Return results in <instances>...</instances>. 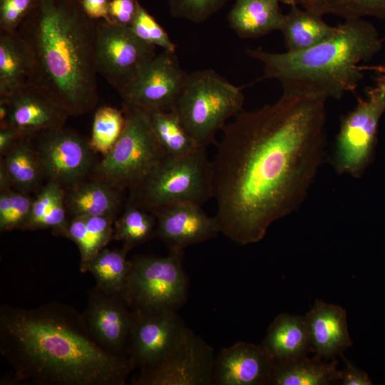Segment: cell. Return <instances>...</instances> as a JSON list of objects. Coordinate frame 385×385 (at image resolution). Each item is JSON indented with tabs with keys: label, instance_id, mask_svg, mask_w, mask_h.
I'll use <instances>...</instances> for the list:
<instances>
[{
	"label": "cell",
	"instance_id": "ac0fdd59",
	"mask_svg": "<svg viewBox=\"0 0 385 385\" xmlns=\"http://www.w3.org/2000/svg\"><path fill=\"white\" fill-rule=\"evenodd\" d=\"M274 363L260 344L237 342L215 356L214 384H270Z\"/></svg>",
	"mask_w": 385,
	"mask_h": 385
},
{
	"label": "cell",
	"instance_id": "1f68e13d",
	"mask_svg": "<svg viewBox=\"0 0 385 385\" xmlns=\"http://www.w3.org/2000/svg\"><path fill=\"white\" fill-rule=\"evenodd\" d=\"M125 125L124 113L111 106H102L93 116L88 140L94 153L106 155L120 138Z\"/></svg>",
	"mask_w": 385,
	"mask_h": 385
},
{
	"label": "cell",
	"instance_id": "44dd1931",
	"mask_svg": "<svg viewBox=\"0 0 385 385\" xmlns=\"http://www.w3.org/2000/svg\"><path fill=\"white\" fill-rule=\"evenodd\" d=\"M274 365L313 352L304 316L282 313L270 324L261 343Z\"/></svg>",
	"mask_w": 385,
	"mask_h": 385
},
{
	"label": "cell",
	"instance_id": "8992f818",
	"mask_svg": "<svg viewBox=\"0 0 385 385\" xmlns=\"http://www.w3.org/2000/svg\"><path fill=\"white\" fill-rule=\"evenodd\" d=\"M212 175L206 148L183 156L165 155L129 189V200L150 212L180 202L202 205L213 197Z\"/></svg>",
	"mask_w": 385,
	"mask_h": 385
},
{
	"label": "cell",
	"instance_id": "ba28073f",
	"mask_svg": "<svg viewBox=\"0 0 385 385\" xmlns=\"http://www.w3.org/2000/svg\"><path fill=\"white\" fill-rule=\"evenodd\" d=\"M123 130L93 175L125 190L140 181L166 154L153 132L150 113L123 103Z\"/></svg>",
	"mask_w": 385,
	"mask_h": 385
},
{
	"label": "cell",
	"instance_id": "8fae6325",
	"mask_svg": "<svg viewBox=\"0 0 385 385\" xmlns=\"http://www.w3.org/2000/svg\"><path fill=\"white\" fill-rule=\"evenodd\" d=\"M155 48L140 39L130 26L97 21L96 70L118 92L155 56Z\"/></svg>",
	"mask_w": 385,
	"mask_h": 385
},
{
	"label": "cell",
	"instance_id": "5bb4252c",
	"mask_svg": "<svg viewBox=\"0 0 385 385\" xmlns=\"http://www.w3.org/2000/svg\"><path fill=\"white\" fill-rule=\"evenodd\" d=\"M82 314L89 332L103 349L128 357L134 312L120 293H106L95 285L88 291Z\"/></svg>",
	"mask_w": 385,
	"mask_h": 385
},
{
	"label": "cell",
	"instance_id": "7bdbcfd3",
	"mask_svg": "<svg viewBox=\"0 0 385 385\" xmlns=\"http://www.w3.org/2000/svg\"><path fill=\"white\" fill-rule=\"evenodd\" d=\"M280 1L289 6H294L299 4L300 0H280Z\"/></svg>",
	"mask_w": 385,
	"mask_h": 385
},
{
	"label": "cell",
	"instance_id": "f35d334b",
	"mask_svg": "<svg viewBox=\"0 0 385 385\" xmlns=\"http://www.w3.org/2000/svg\"><path fill=\"white\" fill-rule=\"evenodd\" d=\"M344 361V368L341 371L340 382L343 385H370L371 380L368 375L356 367L351 361L342 354Z\"/></svg>",
	"mask_w": 385,
	"mask_h": 385
},
{
	"label": "cell",
	"instance_id": "e0dca14e",
	"mask_svg": "<svg viewBox=\"0 0 385 385\" xmlns=\"http://www.w3.org/2000/svg\"><path fill=\"white\" fill-rule=\"evenodd\" d=\"M153 212L157 220L156 236L169 250L183 251L221 233L216 217H209L197 203H175Z\"/></svg>",
	"mask_w": 385,
	"mask_h": 385
},
{
	"label": "cell",
	"instance_id": "b9f144b4",
	"mask_svg": "<svg viewBox=\"0 0 385 385\" xmlns=\"http://www.w3.org/2000/svg\"><path fill=\"white\" fill-rule=\"evenodd\" d=\"M377 85L385 88V66L381 69V75L378 78Z\"/></svg>",
	"mask_w": 385,
	"mask_h": 385
},
{
	"label": "cell",
	"instance_id": "ab89813d",
	"mask_svg": "<svg viewBox=\"0 0 385 385\" xmlns=\"http://www.w3.org/2000/svg\"><path fill=\"white\" fill-rule=\"evenodd\" d=\"M110 0H81L86 15L93 20H106L108 16Z\"/></svg>",
	"mask_w": 385,
	"mask_h": 385
},
{
	"label": "cell",
	"instance_id": "74e56055",
	"mask_svg": "<svg viewBox=\"0 0 385 385\" xmlns=\"http://www.w3.org/2000/svg\"><path fill=\"white\" fill-rule=\"evenodd\" d=\"M138 0H110L108 16L106 21L124 26H130L137 13Z\"/></svg>",
	"mask_w": 385,
	"mask_h": 385
},
{
	"label": "cell",
	"instance_id": "d4e9b609",
	"mask_svg": "<svg viewBox=\"0 0 385 385\" xmlns=\"http://www.w3.org/2000/svg\"><path fill=\"white\" fill-rule=\"evenodd\" d=\"M340 380L341 371L336 359L327 360L314 355L274 364L270 384L328 385Z\"/></svg>",
	"mask_w": 385,
	"mask_h": 385
},
{
	"label": "cell",
	"instance_id": "ffe728a7",
	"mask_svg": "<svg viewBox=\"0 0 385 385\" xmlns=\"http://www.w3.org/2000/svg\"><path fill=\"white\" fill-rule=\"evenodd\" d=\"M65 203L68 215L109 217L116 220L123 190L109 181L93 175L66 188Z\"/></svg>",
	"mask_w": 385,
	"mask_h": 385
},
{
	"label": "cell",
	"instance_id": "484cf974",
	"mask_svg": "<svg viewBox=\"0 0 385 385\" xmlns=\"http://www.w3.org/2000/svg\"><path fill=\"white\" fill-rule=\"evenodd\" d=\"M279 31L287 51L294 52L308 49L332 37L337 31V26H330L322 16L294 5L284 15Z\"/></svg>",
	"mask_w": 385,
	"mask_h": 385
},
{
	"label": "cell",
	"instance_id": "4fadbf2b",
	"mask_svg": "<svg viewBox=\"0 0 385 385\" xmlns=\"http://www.w3.org/2000/svg\"><path fill=\"white\" fill-rule=\"evenodd\" d=\"M187 75L175 52L163 51L155 54L118 93L123 103L150 113L173 111Z\"/></svg>",
	"mask_w": 385,
	"mask_h": 385
},
{
	"label": "cell",
	"instance_id": "f546056e",
	"mask_svg": "<svg viewBox=\"0 0 385 385\" xmlns=\"http://www.w3.org/2000/svg\"><path fill=\"white\" fill-rule=\"evenodd\" d=\"M150 114L155 135L166 155L183 156L205 148L188 133L173 111Z\"/></svg>",
	"mask_w": 385,
	"mask_h": 385
},
{
	"label": "cell",
	"instance_id": "9c48e42d",
	"mask_svg": "<svg viewBox=\"0 0 385 385\" xmlns=\"http://www.w3.org/2000/svg\"><path fill=\"white\" fill-rule=\"evenodd\" d=\"M384 113L385 88L376 84L342 117L332 158L338 174L359 178L364 173L374 158L379 123Z\"/></svg>",
	"mask_w": 385,
	"mask_h": 385
},
{
	"label": "cell",
	"instance_id": "d6986e66",
	"mask_svg": "<svg viewBox=\"0 0 385 385\" xmlns=\"http://www.w3.org/2000/svg\"><path fill=\"white\" fill-rule=\"evenodd\" d=\"M304 317L316 356L334 359L352 345L346 313L342 307L316 299Z\"/></svg>",
	"mask_w": 385,
	"mask_h": 385
},
{
	"label": "cell",
	"instance_id": "30bf717a",
	"mask_svg": "<svg viewBox=\"0 0 385 385\" xmlns=\"http://www.w3.org/2000/svg\"><path fill=\"white\" fill-rule=\"evenodd\" d=\"M215 361L212 348L186 326L163 360L150 369L140 371L131 384L212 385Z\"/></svg>",
	"mask_w": 385,
	"mask_h": 385
},
{
	"label": "cell",
	"instance_id": "52a82bcc",
	"mask_svg": "<svg viewBox=\"0 0 385 385\" xmlns=\"http://www.w3.org/2000/svg\"><path fill=\"white\" fill-rule=\"evenodd\" d=\"M120 293L135 312H178L187 302L188 281L183 251L169 250L165 257L138 255Z\"/></svg>",
	"mask_w": 385,
	"mask_h": 385
},
{
	"label": "cell",
	"instance_id": "277c9868",
	"mask_svg": "<svg viewBox=\"0 0 385 385\" xmlns=\"http://www.w3.org/2000/svg\"><path fill=\"white\" fill-rule=\"evenodd\" d=\"M381 47L371 24L351 19L339 24L332 37L306 50L274 53L257 48L247 53L263 64L262 79L278 80L283 91L327 100L354 92L364 76L359 63Z\"/></svg>",
	"mask_w": 385,
	"mask_h": 385
},
{
	"label": "cell",
	"instance_id": "f1b7e54d",
	"mask_svg": "<svg viewBox=\"0 0 385 385\" xmlns=\"http://www.w3.org/2000/svg\"><path fill=\"white\" fill-rule=\"evenodd\" d=\"M155 214L129 200L123 215L114 223L113 240L130 250L156 236Z\"/></svg>",
	"mask_w": 385,
	"mask_h": 385
},
{
	"label": "cell",
	"instance_id": "d6a6232c",
	"mask_svg": "<svg viewBox=\"0 0 385 385\" xmlns=\"http://www.w3.org/2000/svg\"><path fill=\"white\" fill-rule=\"evenodd\" d=\"M130 28L144 42L155 47H160L163 51L175 52L176 46L165 30L140 4Z\"/></svg>",
	"mask_w": 385,
	"mask_h": 385
},
{
	"label": "cell",
	"instance_id": "5b68a950",
	"mask_svg": "<svg viewBox=\"0 0 385 385\" xmlns=\"http://www.w3.org/2000/svg\"><path fill=\"white\" fill-rule=\"evenodd\" d=\"M242 88L212 69L188 73L173 111L201 146L215 143L230 118L243 110Z\"/></svg>",
	"mask_w": 385,
	"mask_h": 385
},
{
	"label": "cell",
	"instance_id": "4316f807",
	"mask_svg": "<svg viewBox=\"0 0 385 385\" xmlns=\"http://www.w3.org/2000/svg\"><path fill=\"white\" fill-rule=\"evenodd\" d=\"M65 188L54 181L47 183L33 200L30 215L23 230L51 229L54 235L63 236L68 225L65 203Z\"/></svg>",
	"mask_w": 385,
	"mask_h": 385
},
{
	"label": "cell",
	"instance_id": "7402d4cb",
	"mask_svg": "<svg viewBox=\"0 0 385 385\" xmlns=\"http://www.w3.org/2000/svg\"><path fill=\"white\" fill-rule=\"evenodd\" d=\"M31 138H21L1 156L0 190L12 188L29 193L38 189L44 178Z\"/></svg>",
	"mask_w": 385,
	"mask_h": 385
},
{
	"label": "cell",
	"instance_id": "3957f363",
	"mask_svg": "<svg viewBox=\"0 0 385 385\" xmlns=\"http://www.w3.org/2000/svg\"><path fill=\"white\" fill-rule=\"evenodd\" d=\"M16 31L33 56L34 83L71 115L91 111L99 98L97 21L86 15L81 0H36Z\"/></svg>",
	"mask_w": 385,
	"mask_h": 385
},
{
	"label": "cell",
	"instance_id": "836d02e7",
	"mask_svg": "<svg viewBox=\"0 0 385 385\" xmlns=\"http://www.w3.org/2000/svg\"><path fill=\"white\" fill-rule=\"evenodd\" d=\"M64 237L77 245L81 256L80 270L86 272L89 262L104 248L88 230L83 217L70 218Z\"/></svg>",
	"mask_w": 385,
	"mask_h": 385
},
{
	"label": "cell",
	"instance_id": "7a4b0ae2",
	"mask_svg": "<svg viewBox=\"0 0 385 385\" xmlns=\"http://www.w3.org/2000/svg\"><path fill=\"white\" fill-rule=\"evenodd\" d=\"M0 352L14 373L1 384L125 385L135 369L96 342L82 313L58 302L1 305Z\"/></svg>",
	"mask_w": 385,
	"mask_h": 385
},
{
	"label": "cell",
	"instance_id": "4dcf8cb0",
	"mask_svg": "<svg viewBox=\"0 0 385 385\" xmlns=\"http://www.w3.org/2000/svg\"><path fill=\"white\" fill-rule=\"evenodd\" d=\"M303 3L309 11L320 16L331 14L345 19L385 18V0H303Z\"/></svg>",
	"mask_w": 385,
	"mask_h": 385
},
{
	"label": "cell",
	"instance_id": "9a60e30c",
	"mask_svg": "<svg viewBox=\"0 0 385 385\" xmlns=\"http://www.w3.org/2000/svg\"><path fill=\"white\" fill-rule=\"evenodd\" d=\"M134 312L128 357L140 371L157 365L175 345L186 325L177 312Z\"/></svg>",
	"mask_w": 385,
	"mask_h": 385
},
{
	"label": "cell",
	"instance_id": "8d00e7d4",
	"mask_svg": "<svg viewBox=\"0 0 385 385\" xmlns=\"http://www.w3.org/2000/svg\"><path fill=\"white\" fill-rule=\"evenodd\" d=\"M36 0H0V31L15 32Z\"/></svg>",
	"mask_w": 385,
	"mask_h": 385
},
{
	"label": "cell",
	"instance_id": "e575fe53",
	"mask_svg": "<svg viewBox=\"0 0 385 385\" xmlns=\"http://www.w3.org/2000/svg\"><path fill=\"white\" fill-rule=\"evenodd\" d=\"M230 0H166L170 12L176 18L202 23Z\"/></svg>",
	"mask_w": 385,
	"mask_h": 385
},
{
	"label": "cell",
	"instance_id": "83f0119b",
	"mask_svg": "<svg viewBox=\"0 0 385 385\" xmlns=\"http://www.w3.org/2000/svg\"><path fill=\"white\" fill-rule=\"evenodd\" d=\"M130 250H109L100 251L89 262L86 272L96 279V286L106 293L118 294L123 290L131 270V261L127 260Z\"/></svg>",
	"mask_w": 385,
	"mask_h": 385
},
{
	"label": "cell",
	"instance_id": "2e32d148",
	"mask_svg": "<svg viewBox=\"0 0 385 385\" xmlns=\"http://www.w3.org/2000/svg\"><path fill=\"white\" fill-rule=\"evenodd\" d=\"M0 100L4 101L9 108L6 128H14L22 138L63 127L71 115L50 93L34 83L16 89Z\"/></svg>",
	"mask_w": 385,
	"mask_h": 385
},
{
	"label": "cell",
	"instance_id": "cb8c5ba5",
	"mask_svg": "<svg viewBox=\"0 0 385 385\" xmlns=\"http://www.w3.org/2000/svg\"><path fill=\"white\" fill-rule=\"evenodd\" d=\"M280 0H235L228 14L231 29L242 38H254L279 30L284 15Z\"/></svg>",
	"mask_w": 385,
	"mask_h": 385
},
{
	"label": "cell",
	"instance_id": "7c38bea8",
	"mask_svg": "<svg viewBox=\"0 0 385 385\" xmlns=\"http://www.w3.org/2000/svg\"><path fill=\"white\" fill-rule=\"evenodd\" d=\"M34 148L44 178L65 189L83 180L93 171L94 151L88 140L63 127L41 132Z\"/></svg>",
	"mask_w": 385,
	"mask_h": 385
},
{
	"label": "cell",
	"instance_id": "60d3db41",
	"mask_svg": "<svg viewBox=\"0 0 385 385\" xmlns=\"http://www.w3.org/2000/svg\"><path fill=\"white\" fill-rule=\"evenodd\" d=\"M22 137L13 128H0V155L2 156L6 151Z\"/></svg>",
	"mask_w": 385,
	"mask_h": 385
},
{
	"label": "cell",
	"instance_id": "6da1fadb",
	"mask_svg": "<svg viewBox=\"0 0 385 385\" xmlns=\"http://www.w3.org/2000/svg\"><path fill=\"white\" fill-rule=\"evenodd\" d=\"M325 101L283 91L225 125L212 165L215 217L230 240L260 241L302 203L324 158Z\"/></svg>",
	"mask_w": 385,
	"mask_h": 385
},
{
	"label": "cell",
	"instance_id": "d590c367",
	"mask_svg": "<svg viewBox=\"0 0 385 385\" xmlns=\"http://www.w3.org/2000/svg\"><path fill=\"white\" fill-rule=\"evenodd\" d=\"M33 200L29 193L11 190L9 211L0 218L1 232L15 229L23 230L29 219Z\"/></svg>",
	"mask_w": 385,
	"mask_h": 385
},
{
	"label": "cell",
	"instance_id": "603a6c76",
	"mask_svg": "<svg viewBox=\"0 0 385 385\" xmlns=\"http://www.w3.org/2000/svg\"><path fill=\"white\" fill-rule=\"evenodd\" d=\"M34 59L24 39L17 31H0V98L34 83Z\"/></svg>",
	"mask_w": 385,
	"mask_h": 385
}]
</instances>
